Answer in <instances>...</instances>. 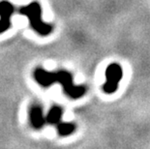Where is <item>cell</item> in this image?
<instances>
[{
	"label": "cell",
	"instance_id": "1",
	"mask_svg": "<svg viewBox=\"0 0 150 149\" xmlns=\"http://www.w3.org/2000/svg\"><path fill=\"white\" fill-rule=\"evenodd\" d=\"M34 78L44 87H47L53 83H60L65 93L73 99L81 98L85 93V87L82 85H75L73 83L72 75L63 70L57 73H52L42 68H37L34 71Z\"/></svg>",
	"mask_w": 150,
	"mask_h": 149
},
{
	"label": "cell",
	"instance_id": "2",
	"mask_svg": "<svg viewBox=\"0 0 150 149\" xmlns=\"http://www.w3.org/2000/svg\"><path fill=\"white\" fill-rule=\"evenodd\" d=\"M20 13L26 16L33 29L42 36H47L52 31V26L42 20V9L38 2H32L29 5L22 7Z\"/></svg>",
	"mask_w": 150,
	"mask_h": 149
},
{
	"label": "cell",
	"instance_id": "3",
	"mask_svg": "<svg viewBox=\"0 0 150 149\" xmlns=\"http://www.w3.org/2000/svg\"><path fill=\"white\" fill-rule=\"evenodd\" d=\"M123 77V70L116 63L108 65L106 69V78L107 81L103 85V89L106 93L111 94L115 92L118 83Z\"/></svg>",
	"mask_w": 150,
	"mask_h": 149
},
{
	"label": "cell",
	"instance_id": "4",
	"mask_svg": "<svg viewBox=\"0 0 150 149\" xmlns=\"http://www.w3.org/2000/svg\"><path fill=\"white\" fill-rule=\"evenodd\" d=\"M15 12V7L7 0L0 1V33L5 32L11 25V16Z\"/></svg>",
	"mask_w": 150,
	"mask_h": 149
},
{
	"label": "cell",
	"instance_id": "5",
	"mask_svg": "<svg viewBox=\"0 0 150 149\" xmlns=\"http://www.w3.org/2000/svg\"><path fill=\"white\" fill-rule=\"evenodd\" d=\"M29 119L31 125L35 129H41L47 122V120L45 119L43 115V109L40 106L31 107L29 110Z\"/></svg>",
	"mask_w": 150,
	"mask_h": 149
},
{
	"label": "cell",
	"instance_id": "6",
	"mask_svg": "<svg viewBox=\"0 0 150 149\" xmlns=\"http://www.w3.org/2000/svg\"><path fill=\"white\" fill-rule=\"evenodd\" d=\"M62 109L57 106L52 107V109H50L49 113L46 117V120L47 123L50 124H58V123L61 122V118H62Z\"/></svg>",
	"mask_w": 150,
	"mask_h": 149
},
{
	"label": "cell",
	"instance_id": "7",
	"mask_svg": "<svg viewBox=\"0 0 150 149\" xmlns=\"http://www.w3.org/2000/svg\"><path fill=\"white\" fill-rule=\"evenodd\" d=\"M76 126L73 123H68V122H60L57 124V131L60 136H69L71 135L73 132L75 131Z\"/></svg>",
	"mask_w": 150,
	"mask_h": 149
}]
</instances>
